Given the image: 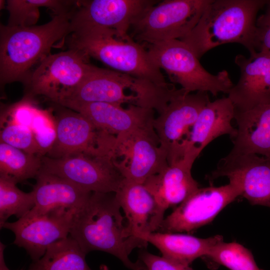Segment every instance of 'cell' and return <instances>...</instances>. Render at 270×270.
<instances>
[{
    "instance_id": "cell-1",
    "label": "cell",
    "mask_w": 270,
    "mask_h": 270,
    "mask_svg": "<svg viewBox=\"0 0 270 270\" xmlns=\"http://www.w3.org/2000/svg\"><path fill=\"white\" fill-rule=\"evenodd\" d=\"M115 192H92L84 205L74 214L70 236L86 254L94 250L118 258L131 270H146L142 262L128 256L136 248H146L148 242L134 236Z\"/></svg>"
},
{
    "instance_id": "cell-2",
    "label": "cell",
    "mask_w": 270,
    "mask_h": 270,
    "mask_svg": "<svg viewBox=\"0 0 270 270\" xmlns=\"http://www.w3.org/2000/svg\"><path fill=\"white\" fill-rule=\"evenodd\" d=\"M70 11L54 15L46 24L30 26H0V86L27 81L34 66L50 54L56 42L72 33Z\"/></svg>"
},
{
    "instance_id": "cell-3",
    "label": "cell",
    "mask_w": 270,
    "mask_h": 270,
    "mask_svg": "<svg viewBox=\"0 0 270 270\" xmlns=\"http://www.w3.org/2000/svg\"><path fill=\"white\" fill-rule=\"evenodd\" d=\"M266 0H212L192 30L180 40L200 59L210 50L225 44L238 43L250 54L258 13Z\"/></svg>"
},
{
    "instance_id": "cell-4",
    "label": "cell",
    "mask_w": 270,
    "mask_h": 270,
    "mask_svg": "<svg viewBox=\"0 0 270 270\" xmlns=\"http://www.w3.org/2000/svg\"><path fill=\"white\" fill-rule=\"evenodd\" d=\"M67 40L68 48L78 50L114 70L162 86L170 84L152 62L144 44L132 38H118L112 30L80 29L70 34Z\"/></svg>"
},
{
    "instance_id": "cell-5",
    "label": "cell",
    "mask_w": 270,
    "mask_h": 270,
    "mask_svg": "<svg viewBox=\"0 0 270 270\" xmlns=\"http://www.w3.org/2000/svg\"><path fill=\"white\" fill-rule=\"evenodd\" d=\"M144 45L152 62L168 74L172 82L189 93L204 92L216 96L220 92L228 94L234 85L226 70L216 74L208 72L180 40Z\"/></svg>"
},
{
    "instance_id": "cell-6",
    "label": "cell",
    "mask_w": 270,
    "mask_h": 270,
    "mask_svg": "<svg viewBox=\"0 0 270 270\" xmlns=\"http://www.w3.org/2000/svg\"><path fill=\"white\" fill-rule=\"evenodd\" d=\"M212 0H166L142 12L132 24L129 36L141 44L180 40L195 26Z\"/></svg>"
},
{
    "instance_id": "cell-7",
    "label": "cell",
    "mask_w": 270,
    "mask_h": 270,
    "mask_svg": "<svg viewBox=\"0 0 270 270\" xmlns=\"http://www.w3.org/2000/svg\"><path fill=\"white\" fill-rule=\"evenodd\" d=\"M88 58L74 48L49 54L32 70L24 84L27 95L43 96L57 104L66 100L90 70L92 64Z\"/></svg>"
},
{
    "instance_id": "cell-8",
    "label": "cell",
    "mask_w": 270,
    "mask_h": 270,
    "mask_svg": "<svg viewBox=\"0 0 270 270\" xmlns=\"http://www.w3.org/2000/svg\"><path fill=\"white\" fill-rule=\"evenodd\" d=\"M64 108L54 116L56 138L46 156L58 158L85 154L117 158L116 136L98 128L82 114Z\"/></svg>"
},
{
    "instance_id": "cell-9",
    "label": "cell",
    "mask_w": 270,
    "mask_h": 270,
    "mask_svg": "<svg viewBox=\"0 0 270 270\" xmlns=\"http://www.w3.org/2000/svg\"><path fill=\"white\" fill-rule=\"evenodd\" d=\"M111 156L76 154L54 158H42L40 170L64 178L90 192H116L124 178Z\"/></svg>"
},
{
    "instance_id": "cell-10",
    "label": "cell",
    "mask_w": 270,
    "mask_h": 270,
    "mask_svg": "<svg viewBox=\"0 0 270 270\" xmlns=\"http://www.w3.org/2000/svg\"><path fill=\"white\" fill-rule=\"evenodd\" d=\"M154 83L92 64L86 78L73 94L60 102H106L137 106L147 96Z\"/></svg>"
},
{
    "instance_id": "cell-11",
    "label": "cell",
    "mask_w": 270,
    "mask_h": 270,
    "mask_svg": "<svg viewBox=\"0 0 270 270\" xmlns=\"http://www.w3.org/2000/svg\"><path fill=\"white\" fill-rule=\"evenodd\" d=\"M210 100L207 92L189 93L180 88L154 118V128L169 165L182 158V142Z\"/></svg>"
},
{
    "instance_id": "cell-12",
    "label": "cell",
    "mask_w": 270,
    "mask_h": 270,
    "mask_svg": "<svg viewBox=\"0 0 270 270\" xmlns=\"http://www.w3.org/2000/svg\"><path fill=\"white\" fill-rule=\"evenodd\" d=\"M76 211L58 208L44 214L30 210L16 221L6 222L0 228L8 229L15 235L14 244L24 248L36 262L45 254L48 247L70 234Z\"/></svg>"
},
{
    "instance_id": "cell-13",
    "label": "cell",
    "mask_w": 270,
    "mask_h": 270,
    "mask_svg": "<svg viewBox=\"0 0 270 270\" xmlns=\"http://www.w3.org/2000/svg\"><path fill=\"white\" fill-rule=\"evenodd\" d=\"M152 0H92L78 1L71 18L72 32L80 29L102 28L114 31L118 38H132V22L146 9L157 4Z\"/></svg>"
},
{
    "instance_id": "cell-14",
    "label": "cell",
    "mask_w": 270,
    "mask_h": 270,
    "mask_svg": "<svg viewBox=\"0 0 270 270\" xmlns=\"http://www.w3.org/2000/svg\"><path fill=\"white\" fill-rule=\"evenodd\" d=\"M239 196L238 188L231 182L220 186L200 188L164 219L158 230L191 232L211 222Z\"/></svg>"
},
{
    "instance_id": "cell-15",
    "label": "cell",
    "mask_w": 270,
    "mask_h": 270,
    "mask_svg": "<svg viewBox=\"0 0 270 270\" xmlns=\"http://www.w3.org/2000/svg\"><path fill=\"white\" fill-rule=\"evenodd\" d=\"M226 176L251 204L270 207V158L230 152L218 162L210 178Z\"/></svg>"
},
{
    "instance_id": "cell-16",
    "label": "cell",
    "mask_w": 270,
    "mask_h": 270,
    "mask_svg": "<svg viewBox=\"0 0 270 270\" xmlns=\"http://www.w3.org/2000/svg\"><path fill=\"white\" fill-rule=\"evenodd\" d=\"M60 106L85 116L96 126L116 136L118 142L140 132H154L152 110L130 104L122 106L106 102H65Z\"/></svg>"
},
{
    "instance_id": "cell-17",
    "label": "cell",
    "mask_w": 270,
    "mask_h": 270,
    "mask_svg": "<svg viewBox=\"0 0 270 270\" xmlns=\"http://www.w3.org/2000/svg\"><path fill=\"white\" fill-rule=\"evenodd\" d=\"M120 156L124 160L116 163L124 178L139 184H144L169 166L156 132H138L119 142L117 157Z\"/></svg>"
},
{
    "instance_id": "cell-18",
    "label": "cell",
    "mask_w": 270,
    "mask_h": 270,
    "mask_svg": "<svg viewBox=\"0 0 270 270\" xmlns=\"http://www.w3.org/2000/svg\"><path fill=\"white\" fill-rule=\"evenodd\" d=\"M234 62L240 76L228 97L235 110L243 112L270 104V56L256 52L249 58L239 54Z\"/></svg>"
},
{
    "instance_id": "cell-19",
    "label": "cell",
    "mask_w": 270,
    "mask_h": 270,
    "mask_svg": "<svg viewBox=\"0 0 270 270\" xmlns=\"http://www.w3.org/2000/svg\"><path fill=\"white\" fill-rule=\"evenodd\" d=\"M234 113V106L228 96L210 100L182 142L183 154L190 153L198 157L208 144L222 135L228 134L232 140L236 133L232 124Z\"/></svg>"
},
{
    "instance_id": "cell-20",
    "label": "cell",
    "mask_w": 270,
    "mask_h": 270,
    "mask_svg": "<svg viewBox=\"0 0 270 270\" xmlns=\"http://www.w3.org/2000/svg\"><path fill=\"white\" fill-rule=\"evenodd\" d=\"M196 159L188 154L184 155L144 182L164 215L166 210L180 204L200 188L191 172Z\"/></svg>"
},
{
    "instance_id": "cell-21",
    "label": "cell",
    "mask_w": 270,
    "mask_h": 270,
    "mask_svg": "<svg viewBox=\"0 0 270 270\" xmlns=\"http://www.w3.org/2000/svg\"><path fill=\"white\" fill-rule=\"evenodd\" d=\"M115 193L134 236L140 238L158 230L164 215L144 184L124 178Z\"/></svg>"
},
{
    "instance_id": "cell-22",
    "label": "cell",
    "mask_w": 270,
    "mask_h": 270,
    "mask_svg": "<svg viewBox=\"0 0 270 270\" xmlns=\"http://www.w3.org/2000/svg\"><path fill=\"white\" fill-rule=\"evenodd\" d=\"M236 133L230 152L235 154H256L270 158V104L250 110L236 111Z\"/></svg>"
},
{
    "instance_id": "cell-23",
    "label": "cell",
    "mask_w": 270,
    "mask_h": 270,
    "mask_svg": "<svg viewBox=\"0 0 270 270\" xmlns=\"http://www.w3.org/2000/svg\"><path fill=\"white\" fill-rule=\"evenodd\" d=\"M33 190L35 204L30 210L44 214L58 208L78 211L86 204L92 192L84 190L58 176L40 170Z\"/></svg>"
},
{
    "instance_id": "cell-24",
    "label": "cell",
    "mask_w": 270,
    "mask_h": 270,
    "mask_svg": "<svg viewBox=\"0 0 270 270\" xmlns=\"http://www.w3.org/2000/svg\"><path fill=\"white\" fill-rule=\"evenodd\" d=\"M140 238L155 246L162 256L188 266L199 257L206 256L213 247L223 240L222 236L219 235L202 238L160 232L144 234Z\"/></svg>"
},
{
    "instance_id": "cell-25",
    "label": "cell",
    "mask_w": 270,
    "mask_h": 270,
    "mask_svg": "<svg viewBox=\"0 0 270 270\" xmlns=\"http://www.w3.org/2000/svg\"><path fill=\"white\" fill-rule=\"evenodd\" d=\"M86 254L70 236L50 245L38 260L32 262L28 270H92L88 265ZM98 270H108L101 264Z\"/></svg>"
},
{
    "instance_id": "cell-26",
    "label": "cell",
    "mask_w": 270,
    "mask_h": 270,
    "mask_svg": "<svg viewBox=\"0 0 270 270\" xmlns=\"http://www.w3.org/2000/svg\"><path fill=\"white\" fill-rule=\"evenodd\" d=\"M42 158L0 142V177L16 184L36 178L42 168Z\"/></svg>"
},
{
    "instance_id": "cell-27",
    "label": "cell",
    "mask_w": 270,
    "mask_h": 270,
    "mask_svg": "<svg viewBox=\"0 0 270 270\" xmlns=\"http://www.w3.org/2000/svg\"><path fill=\"white\" fill-rule=\"evenodd\" d=\"M76 2L74 0H8L6 6L9 12L7 26H34L40 18V8H48L55 15L71 10Z\"/></svg>"
},
{
    "instance_id": "cell-28",
    "label": "cell",
    "mask_w": 270,
    "mask_h": 270,
    "mask_svg": "<svg viewBox=\"0 0 270 270\" xmlns=\"http://www.w3.org/2000/svg\"><path fill=\"white\" fill-rule=\"evenodd\" d=\"M14 182L0 177V227L8 218L22 217L34 206V192L20 190Z\"/></svg>"
},
{
    "instance_id": "cell-29",
    "label": "cell",
    "mask_w": 270,
    "mask_h": 270,
    "mask_svg": "<svg viewBox=\"0 0 270 270\" xmlns=\"http://www.w3.org/2000/svg\"><path fill=\"white\" fill-rule=\"evenodd\" d=\"M206 256L230 270H262L258 266L251 252L236 242L222 240L213 247Z\"/></svg>"
},
{
    "instance_id": "cell-30",
    "label": "cell",
    "mask_w": 270,
    "mask_h": 270,
    "mask_svg": "<svg viewBox=\"0 0 270 270\" xmlns=\"http://www.w3.org/2000/svg\"><path fill=\"white\" fill-rule=\"evenodd\" d=\"M0 142L27 153L39 155V149L32 132L28 127L0 119Z\"/></svg>"
},
{
    "instance_id": "cell-31",
    "label": "cell",
    "mask_w": 270,
    "mask_h": 270,
    "mask_svg": "<svg viewBox=\"0 0 270 270\" xmlns=\"http://www.w3.org/2000/svg\"><path fill=\"white\" fill-rule=\"evenodd\" d=\"M32 130L39 149V155L46 156L52 148L56 138L54 116L46 110L39 108L32 123Z\"/></svg>"
},
{
    "instance_id": "cell-32",
    "label": "cell",
    "mask_w": 270,
    "mask_h": 270,
    "mask_svg": "<svg viewBox=\"0 0 270 270\" xmlns=\"http://www.w3.org/2000/svg\"><path fill=\"white\" fill-rule=\"evenodd\" d=\"M32 98L26 95L21 100L8 107L2 114L0 119L8 120L30 128L40 108L36 105Z\"/></svg>"
},
{
    "instance_id": "cell-33",
    "label": "cell",
    "mask_w": 270,
    "mask_h": 270,
    "mask_svg": "<svg viewBox=\"0 0 270 270\" xmlns=\"http://www.w3.org/2000/svg\"><path fill=\"white\" fill-rule=\"evenodd\" d=\"M265 6L264 12L257 18L254 48L255 52L270 56V0Z\"/></svg>"
},
{
    "instance_id": "cell-34",
    "label": "cell",
    "mask_w": 270,
    "mask_h": 270,
    "mask_svg": "<svg viewBox=\"0 0 270 270\" xmlns=\"http://www.w3.org/2000/svg\"><path fill=\"white\" fill-rule=\"evenodd\" d=\"M138 260L144 264L146 270H192L190 266L178 263L163 256L152 254L144 250L139 253Z\"/></svg>"
},
{
    "instance_id": "cell-35",
    "label": "cell",
    "mask_w": 270,
    "mask_h": 270,
    "mask_svg": "<svg viewBox=\"0 0 270 270\" xmlns=\"http://www.w3.org/2000/svg\"><path fill=\"white\" fill-rule=\"evenodd\" d=\"M6 246L2 242H0V270H10L6 266L4 260V250ZM20 270H23L21 269Z\"/></svg>"
}]
</instances>
